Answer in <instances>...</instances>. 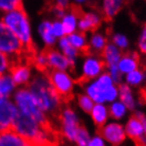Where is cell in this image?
Wrapping results in <instances>:
<instances>
[{
	"label": "cell",
	"mask_w": 146,
	"mask_h": 146,
	"mask_svg": "<svg viewBox=\"0 0 146 146\" xmlns=\"http://www.w3.org/2000/svg\"><path fill=\"white\" fill-rule=\"evenodd\" d=\"M83 13L78 5H70V9L66 13V15L60 19L62 23L64 30H65V34L66 36H69L71 34L75 33L77 30V22L80 15Z\"/></svg>",
	"instance_id": "cell-15"
},
{
	"label": "cell",
	"mask_w": 146,
	"mask_h": 146,
	"mask_svg": "<svg viewBox=\"0 0 146 146\" xmlns=\"http://www.w3.org/2000/svg\"><path fill=\"white\" fill-rule=\"evenodd\" d=\"M135 117H138L140 121H141V123L143 125V128H144V133L146 135V115L142 111H135V114H133Z\"/></svg>",
	"instance_id": "cell-39"
},
{
	"label": "cell",
	"mask_w": 146,
	"mask_h": 146,
	"mask_svg": "<svg viewBox=\"0 0 146 146\" xmlns=\"http://www.w3.org/2000/svg\"><path fill=\"white\" fill-rule=\"evenodd\" d=\"M140 68V57L135 52H126L122 55L117 64V69L123 75L132 72Z\"/></svg>",
	"instance_id": "cell-16"
},
{
	"label": "cell",
	"mask_w": 146,
	"mask_h": 146,
	"mask_svg": "<svg viewBox=\"0 0 146 146\" xmlns=\"http://www.w3.org/2000/svg\"><path fill=\"white\" fill-rule=\"evenodd\" d=\"M52 33H53L56 39H60V38L66 36L65 30H64V27H62V23L60 20L56 19L55 21L52 22Z\"/></svg>",
	"instance_id": "cell-36"
},
{
	"label": "cell",
	"mask_w": 146,
	"mask_h": 146,
	"mask_svg": "<svg viewBox=\"0 0 146 146\" xmlns=\"http://www.w3.org/2000/svg\"><path fill=\"white\" fill-rule=\"evenodd\" d=\"M58 48L60 52L64 54V56L68 59L70 66H71V70H74L75 65H76L77 57L82 54L69 44V41L67 39V36L58 39Z\"/></svg>",
	"instance_id": "cell-20"
},
{
	"label": "cell",
	"mask_w": 146,
	"mask_h": 146,
	"mask_svg": "<svg viewBox=\"0 0 146 146\" xmlns=\"http://www.w3.org/2000/svg\"><path fill=\"white\" fill-rule=\"evenodd\" d=\"M67 39L69 41V44L72 46L74 49H76L82 55H87L90 53L89 50V44H88L87 37L84 33H80L76 31L75 33L71 34L69 36H67Z\"/></svg>",
	"instance_id": "cell-21"
},
{
	"label": "cell",
	"mask_w": 146,
	"mask_h": 146,
	"mask_svg": "<svg viewBox=\"0 0 146 146\" xmlns=\"http://www.w3.org/2000/svg\"><path fill=\"white\" fill-rule=\"evenodd\" d=\"M144 75H145V82H146V66H145V68H144Z\"/></svg>",
	"instance_id": "cell-40"
},
{
	"label": "cell",
	"mask_w": 146,
	"mask_h": 146,
	"mask_svg": "<svg viewBox=\"0 0 146 146\" xmlns=\"http://www.w3.org/2000/svg\"><path fill=\"white\" fill-rule=\"evenodd\" d=\"M10 75H11L14 84L16 85V87L28 86L32 80L31 65L26 62L14 64L10 71Z\"/></svg>",
	"instance_id": "cell-13"
},
{
	"label": "cell",
	"mask_w": 146,
	"mask_h": 146,
	"mask_svg": "<svg viewBox=\"0 0 146 146\" xmlns=\"http://www.w3.org/2000/svg\"><path fill=\"white\" fill-rule=\"evenodd\" d=\"M125 133L126 137H129L131 140H133L135 142H138L140 140L145 137L144 133V128L141 123V121L135 117V115H132L128 119L127 123L125 125Z\"/></svg>",
	"instance_id": "cell-17"
},
{
	"label": "cell",
	"mask_w": 146,
	"mask_h": 146,
	"mask_svg": "<svg viewBox=\"0 0 146 146\" xmlns=\"http://www.w3.org/2000/svg\"><path fill=\"white\" fill-rule=\"evenodd\" d=\"M106 70V66L103 62L101 55L93 53L85 55L84 62L82 65V74L77 78L78 83H89L91 80L98 78Z\"/></svg>",
	"instance_id": "cell-8"
},
{
	"label": "cell",
	"mask_w": 146,
	"mask_h": 146,
	"mask_svg": "<svg viewBox=\"0 0 146 146\" xmlns=\"http://www.w3.org/2000/svg\"><path fill=\"white\" fill-rule=\"evenodd\" d=\"M109 110V117H112L115 120H121L126 115L127 112V108L124 104L120 101H115L110 104V106L108 107Z\"/></svg>",
	"instance_id": "cell-30"
},
{
	"label": "cell",
	"mask_w": 146,
	"mask_h": 146,
	"mask_svg": "<svg viewBox=\"0 0 146 146\" xmlns=\"http://www.w3.org/2000/svg\"><path fill=\"white\" fill-rule=\"evenodd\" d=\"M0 146H32V144L13 129L0 132Z\"/></svg>",
	"instance_id": "cell-18"
},
{
	"label": "cell",
	"mask_w": 146,
	"mask_h": 146,
	"mask_svg": "<svg viewBox=\"0 0 146 146\" xmlns=\"http://www.w3.org/2000/svg\"><path fill=\"white\" fill-rule=\"evenodd\" d=\"M90 114H91L93 123L99 129L107 123V120L109 117V110H108V107L104 104H94Z\"/></svg>",
	"instance_id": "cell-22"
},
{
	"label": "cell",
	"mask_w": 146,
	"mask_h": 146,
	"mask_svg": "<svg viewBox=\"0 0 146 146\" xmlns=\"http://www.w3.org/2000/svg\"><path fill=\"white\" fill-rule=\"evenodd\" d=\"M12 101L16 105L18 111L32 117L40 125H42V126H53V124L51 123V121L48 117L47 114L42 112L39 107L37 106L33 96L31 95L29 89L27 87H21L17 89L13 94Z\"/></svg>",
	"instance_id": "cell-6"
},
{
	"label": "cell",
	"mask_w": 146,
	"mask_h": 146,
	"mask_svg": "<svg viewBox=\"0 0 146 146\" xmlns=\"http://www.w3.org/2000/svg\"><path fill=\"white\" fill-rule=\"evenodd\" d=\"M123 5L124 2L120 0H105L102 5L103 18L106 20H111L122 10Z\"/></svg>",
	"instance_id": "cell-25"
},
{
	"label": "cell",
	"mask_w": 146,
	"mask_h": 146,
	"mask_svg": "<svg viewBox=\"0 0 146 146\" xmlns=\"http://www.w3.org/2000/svg\"><path fill=\"white\" fill-rule=\"evenodd\" d=\"M88 44H89L90 53L101 55L102 52L104 51V49L108 44V39L104 34L99 33V32H93L92 35L90 36Z\"/></svg>",
	"instance_id": "cell-24"
},
{
	"label": "cell",
	"mask_w": 146,
	"mask_h": 146,
	"mask_svg": "<svg viewBox=\"0 0 146 146\" xmlns=\"http://www.w3.org/2000/svg\"><path fill=\"white\" fill-rule=\"evenodd\" d=\"M103 15L98 11H88L83 12L80 15L77 29L80 33H88V32H95L102 25Z\"/></svg>",
	"instance_id": "cell-12"
},
{
	"label": "cell",
	"mask_w": 146,
	"mask_h": 146,
	"mask_svg": "<svg viewBox=\"0 0 146 146\" xmlns=\"http://www.w3.org/2000/svg\"><path fill=\"white\" fill-rule=\"evenodd\" d=\"M27 88L37 106L49 119L50 117H58L65 102L54 90L47 73H38L31 80Z\"/></svg>",
	"instance_id": "cell-2"
},
{
	"label": "cell",
	"mask_w": 146,
	"mask_h": 146,
	"mask_svg": "<svg viewBox=\"0 0 146 146\" xmlns=\"http://www.w3.org/2000/svg\"><path fill=\"white\" fill-rule=\"evenodd\" d=\"M12 67H13V62L7 55L2 54L0 52V76L10 73Z\"/></svg>",
	"instance_id": "cell-35"
},
{
	"label": "cell",
	"mask_w": 146,
	"mask_h": 146,
	"mask_svg": "<svg viewBox=\"0 0 146 146\" xmlns=\"http://www.w3.org/2000/svg\"><path fill=\"white\" fill-rule=\"evenodd\" d=\"M31 65H33L39 73H48L49 72L47 55H46L44 51L36 52V53L33 55L32 59H31Z\"/></svg>",
	"instance_id": "cell-29"
},
{
	"label": "cell",
	"mask_w": 146,
	"mask_h": 146,
	"mask_svg": "<svg viewBox=\"0 0 146 146\" xmlns=\"http://www.w3.org/2000/svg\"><path fill=\"white\" fill-rule=\"evenodd\" d=\"M16 91V85L10 73L0 76V99H10Z\"/></svg>",
	"instance_id": "cell-27"
},
{
	"label": "cell",
	"mask_w": 146,
	"mask_h": 146,
	"mask_svg": "<svg viewBox=\"0 0 146 146\" xmlns=\"http://www.w3.org/2000/svg\"><path fill=\"white\" fill-rule=\"evenodd\" d=\"M77 104H78V106H80V109L86 113L91 112L92 108L94 106L93 101H92L88 95L85 94V93L77 95Z\"/></svg>",
	"instance_id": "cell-31"
},
{
	"label": "cell",
	"mask_w": 146,
	"mask_h": 146,
	"mask_svg": "<svg viewBox=\"0 0 146 146\" xmlns=\"http://www.w3.org/2000/svg\"><path fill=\"white\" fill-rule=\"evenodd\" d=\"M112 44L115 46V47L121 50V51H123V50H126L129 46V42H128V39L127 37L123 35V34H120V33H117V34H113L112 36Z\"/></svg>",
	"instance_id": "cell-33"
},
{
	"label": "cell",
	"mask_w": 146,
	"mask_h": 146,
	"mask_svg": "<svg viewBox=\"0 0 146 146\" xmlns=\"http://www.w3.org/2000/svg\"><path fill=\"white\" fill-rule=\"evenodd\" d=\"M125 84L129 87H139L143 84V82L145 80V75H144V70L143 69H137L132 72L128 73L124 76Z\"/></svg>",
	"instance_id": "cell-28"
},
{
	"label": "cell",
	"mask_w": 146,
	"mask_h": 146,
	"mask_svg": "<svg viewBox=\"0 0 146 146\" xmlns=\"http://www.w3.org/2000/svg\"><path fill=\"white\" fill-rule=\"evenodd\" d=\"M98 135L112 146H119L126 139L124 126L117 122L106 123L103 127L98 129Z\"/></svg>",
	"instance_id": "cell-10"
},
{
	"label": "cell",
	"mask_w": 146,
	"mask_h": 146,
	"mask_svg": "<svg viewBox=\"0 0 146 146\" xmlns=\"http://www.w3.org/2000/svg\"><path fill=\"white\" fill-rule=\"evenodd\" d=\"M0 20L16 35V37L21 41L30 54L36 53L34 49L31 25L23 7L3 14Z\"/></svg>",
	"instance_id": "cell-3"
},
{
	"label": "cell",
	"mask_w": 146,
	"mask_h": 146,
	"mask_svg": "<svg viewBox=\"0 0 146 146\" xmlns=\"http://www.w3.org/2000/svg\"><path fill=\"white\" fill-rule=\"evenodd\" d=\"M119 88V98H120V102L124 104L127 109L133 110L135 108V100L133 96V93L131 91V88L127 86V85L123 83L117 86Z\"/></svg>",
	"instance_id": "cell-26"
},
{
	"label": "cell",
	"mask_w": 146,
	"mask_h": 146,
	"mask_svg": "<svg viewBox=\"0 0 146 146\" xmlns=\"http://www.w3.org/2000/svg\"><path fill=\"white\" fill-rule=\"evenodd\" d=\"M122 55H123V53H122L121 50H119L112 42H108L106 48L102 52L101 57H102L103 62H104L107 69V68H110V67L117 66Z\"/></svg>",
	"instance_id": "cell-19"
},
{
	"label": "cell",
	"mask_w": 146,
	"mask_h": 146,
	"mask_svg": "<svg viewBox=\"0 0 146 146\" xmlns=\"http://www.w3.org/2000/svg\"><path fill=\"white\" fill-rule=\"evenodd\" d=\"M22 7V2L19 0H0V12L9 13Z\"/></svg>",
	"instance_id": "cell-32"
},
{
	"label": "cell",
	"mask_w": 146,
	"mask_h": 146,
	"mask_svg": "<svg viewBox=\"0 0 146 146\" xmlns=\"http://www.w3.org/2000/svg\"><path fill=\"white\" fill-rule=\"evenodd\" d=\"M138 48L142 54L146 55V25L143 27L138 41Z\"/></svg>",
	"instance_id": "cell-37"
},
{
	"label": "cell",
	"mask_w": 146,
	"mask_h": 146,
	"mask_svg": "<svg viewBox=\"0 0 146 146\" xmlns=\"http://www.w3.org/2000/svg\"><path fill=\"white\" fill-rule=\"evenodd\" d=\"M47 75L54 90L64 100V102H69V100L72 98L75 86V80L72 77V75L65 71H54V70H50L47 73Z\"/></svg>",
	"instance_id": "cell-7"
},
{
	"label": "cell",
	"mask_w": 146,
	"mask_h": 146,
	"mask_svg": "<svg viewBox=\"0 0 146 146\" xmlns=\"http://www.w3.org/2000/svg\"><path fill=\"white\" fill-rule=\"evenodd\" d=\"M60 122V133L68 141L75 142L77 131L82 125L76 113L70 107H64L58 115Z\"/></svg>",
	"instance_id": "cell-9"
},
{
	"label": "cell",
	"mask_w": 146,
	"mask_h": 146,
	"mask_svg": "<svg viewBox=\"0 0 146 146\" xmlns=\"http://www.w3.org/2000/svg\"><path fill=\"white\" fill-rule=\"evenodd\" d=\"M88 146H106V141L100 135H95L94 137L90 138Z\"/></svg>",
	"instance_id": "cell-38"
},
{
	"label": "cell",
	"mask_w": 146,
	"mask_h": 146,
	"mask_svg": "<svg viewBox=\"0 0 146 146\" xmlns=\"http://www.w3.org/2000/svg\"><path fill=\"white\" fill-rule=\"evenodd\" d=\"M89 140H90V135H89L88 130L84 126H80L78 131H77L76 139H75L77 146H88Z\"/></svg>",
	"instance_id": "cell-34"
},
{
	"label": "cell",
	"mask_w": 146,
	"mask_h": 146,
	"mask_svg": "<svg viewBox=\"0 0 146 146\" xmlns=\"http://www.w3.org/2000/svg\"><path fill=\"white\" fill-rule=\"evenodd\" d=\"M44 53L47 55L49 71L54 70V71L68 72V70H71V66H70L68 59L64 56V54L60 51L52 48V49H46Z\"/></svg>",
	"instance_id": "cell-14"
},
{
	"label": "cell",
	"mask_w": 146,
	"mask_h": 146,
	"mask_svg": "<svg viewBox=\"0 0 146 146\" xmlns=\"http://www.w3.org/2000/svg\"><path fill=\"white\" fill-rule=\"evenodd\" d=\"M85 94L88 95L94 104H111L119 98V88L113 84L109 74L105 71L98 78L86 84Z\"/></svg>",
	"instance_id": "cell-4"
},
{
	"label": "cell",
	"mask_w": 146,
	"mask_h": 146,
	"mask_svg": "<svg viewBox=\"0 0 146 146\" xmlns=\"http://www.w3.org/2000/svg\"><path fill=\"white\" fill-rule=\"evenodd\" d=\"M0 52L7 55L14 64L21 62H29L31 65V59L35 54H30L26 50L22 42L16 37L11 30L4 26L0 20Z\"/></svg>",
	"instance_id": "cell-5"
},
{
	"label": "cell",
	"mask_w": 146,
	"mask_h": 146,
	"mask_svg": "<svg viewBox=\"0 0 146 146\" xmlns=\"http://www.w3.org/2000/svg\"><path fill=\"white\" fill-rule=\"evenodd\" d=\"M18 109L11 99H0V132L12 129Z\"/></svg>",
	"instance_id": "cell-11"
},
{
	"label": "cell",
	"mask_w": 146,
	"mask_h": 146,
	"mask_svg": "<svg viewBox=\"0 0 146 146\" xmlns=\"http://www.w3.org/2000/svg\"><path fill=\"white\" fill-rule=\"evenodd\" d=\"M12 129L32 146H57L58 135L54 126H42L35 119L18 111Z\"/></svg>",
	"instance_id": "cell-1"
},
{
	"label": "cell",
	"mask_w": 146,
	"mask_h": 146,
	"mask_svg": "<svg viewBox=\"0 0 146 146\" xmlns=\"http://www.w3.org/2000/svg\"><path fill=\"white\" fill-rule=\"evenodd\" d=\"M38 33L44 44L47 46V49H52L56 44L57 39L52 33V22L49 20H44L38 27Z\"/></svg>",
	"instance_id": "cell-23"
}]
</instances>
